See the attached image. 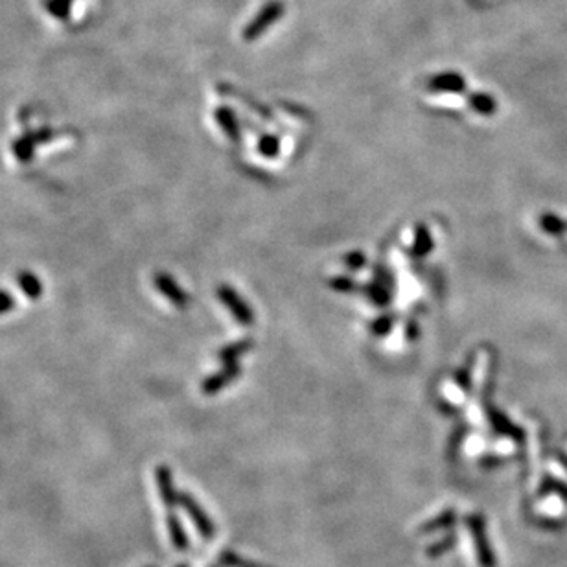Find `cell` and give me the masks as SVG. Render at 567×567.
I'll return each instance as SVG.
<instances>
[{
  "instance_id": "cell-13",
  "label": "cell",
  "mask_w": 567,
  "mask_h": 567,
  "mask_svg": "<svg viewBox=\"0 0 567 567\" xmlns=\"http://www.w3.org/2000/svg\"><path fill=\"white\" fill-rule=\"evenodd\" d=\"M472 105L479 113H484V115H490V113L496 111V102L490 96H484V94H477V96L472 98Z\"/></svg>"
},
{
  "instance_id": "cell-12",
  "label": "cell",
  "mask_w": 567,
  "mask_h": 567,
  "mask_svg": "<svg viewBox=\"0 0 567 567\" xmlns=\"http://www.w3.org/2000/svg\"><path fill=\"white\" fill-rule=\"evenodd\" d=\"M455 545H457L455 534H446V536L440 538L439 541H433L431 545H427L425 554H427L430 558H440L442 554L449 553V551H452Z\"/></svg>"
},
{
  "instance_id": "cell-14",
  "label": "cell",
  "mask_w": 567,
  "mask_h": 567,
  "mask_svg": "<svg viewBox=\"0 0 567 567\" xmlns=\"http://www.w3.org/2000/svg\"><path fill=\"white\" fill-rule=\"evenodd\" d=\"M14 308H15L14 295H11V293L2 291V289H0V315L8 313V311H11Z\"/></svg>"
},
{
  "instance_id": "cell-10",
  "label": "cell",
  "mask_w": 567,
  "mask_h": 567,
  "mask_svg": "<svg viewBox=\"0 0 567 567\" xmlns=\"http://www.w3.org/2000/svg\"><path fill=\"white\" fill-rule=\"evenodd\" d=\"M431 89L439 90H461L464 89V80L459 74H440L431 80Z\"/></svg>"
},
{
  "instance_id": "cell-8",
  "label": "cell",
  "mask_w": 567,
  "mask_h": 567,
  "mask_svg": "<svg viewBox=\"0 0 567 567\" xmlns=\"http://www.w3.org/2000/svg\"><path fill=\"white\" fill-rule=\"evenodd\" d=\"M166 525H168V532H170V540H172L173 547L177 551H187L188 549V536L187 531L182 527L181 519L177 516L170 512L168 519H166Z\"/></svg>"
},
{
  "instance_id": "cell-15",
  "label": "cell",
  "mask_w": 567,
  "mask_h": 567,
  "mask_svg": "<svg viewBox=\"0 0 567 567\" xmlns=\"http://www.w3.org/2000/svg\"><path fill=\"white\" fill-rule=\"evenodd\" d=\"M543 227H545V229H547V231H549V232H558V231H562V229H563V223H562V222H558L556 217L547 216V217H545V219H543Z\"/></svg>"
},
{
  "instance_id": "cell-2",
  "label": "cell",
  "mask_w": 567,
  "mask_h": 567,
  "mask_svg": "<svg viewBox=\"0 0 567 567\" xmlns=\"http://www.w3.org/2000/svg\"><path fill=\"white\" fill-rule=\"evenodd\" d=\"M179 505L187 510V514L190 516L192 523H194L195 529L199 531L201 536H203L207 541L214 540V536H216V525H214L212 519L209 518V514L201 509L199 503H197L190 494H179Z\"/></svg>"
},
{
  "instance_id": "cell-7",
  "label": "cell",
  "mask_w": 567,
  "mask_h": 567,
  "mask_svg": "<svg viewBox=\"0 0 567 567\" xmlns=\"http://www.w3.org/2000/svg\"><path fill=\"white\" fill-rule=\"evenodd\" d=\"M155 286L165 297H168L170 301L175 304V306H184V304H187V293L179 288L172 276L160 273V275L155 276Z\"/></svg>"
},
{
  "instance_id": "cell-1",
  "label": "cell",
  "mask_w": 567,
  "mask_h": 567,
  "mask_svg": "<svg viewBox=\"0 0 567 567\" xmlns=\"http://www.w3.org/2000/svg\"><path fill=\"white\" fill-rule=\"evenodd\" d=\"M466 525L470 531L472 541L475 547V556L481 567H497L496 553L492 549V543L488 540L487 521L481 514H470L466 518Z\"/></svg>"
},
{
  "instance_id": "cell-3",
  "label": "cell",
  "mask_w": 567,
  "mask_h": 567,
  "mask_svg": "<svg viewBox=\"0 0 567 567\" xmlns=\"http://www.w3.org/2000/svg\"><path fill=\"white\" fill-rule=\"evenodd\" d=\"M284 11H286V9H284L282 2H269V4L261 9L256 17H254L253 23L245 28V33H244L245 39L247 41L258 39V37H260L261 33L267 30V28L273 26V24H275L276 21L282 17Z\"/></svg>"
},
{
  "instance_id": "cell-11",
  "label": "cell",
  "mask_w": 567,
  "mask_h": 567,
  "mask_svg": "<svg viewBox=\"0 0 567 567\" xmlns=\"http://www.w3.org/2000/svg\"><path fill=\"white\" fill-rule=\"evenodd\" d=\"M219 563H222L223 567H271L261 562H254V560L244 558V556L236 554L234 551H223V553L219 554Z\"/></svg>"
},
{
  "instance_id": "cell-6",
  "label": "cell",
  "mask_w": 567,
  "mask_h": 567,
  "mask_svg": "<svg viewBox=\"0 0 567 567\" xmlns=\"http://www.w3.org/2000/svg\"><path fill=\"white\" fill-rule=\"evenodd\" d=\"M48 131H39V133H31L24 138H19L14 144V155L19 160H23V162L24 160H30L31 155H33V151H36L37 144L48 140Z\"/></svg>"
},
{
  "instance_id": "cell-4",
  "label": "cell",
  "mask_w": 567,
  "mask_h": 567,
  "mask_svg": "<svg viewBox=\"0 0 567 567\" xmlns=\"http://www.w3.org/2000/svg\"><path fill=\"white\" fill-rule=\"evenodd\" d=\"M155 475H157V484H159L160 499H162L166 509L172 512V510L175 509V505H179V494L175 492V487H173L172 472H170V468H166V466H159Z\"/></svg>"
},
{
  "instance_id": "cell-9",
  "label": "cell",
  "mask_w": 567,
  "mask_h": 567,
  "mask_svg": "<svg viewBox=\"0 0 567 567\" xmlns=\"http://www.w3.org/2000/svg\"><path fill=\"white\" fill-rule=\"evenodd\" d=\"M17 284L19 288L23 289L24 295L30 297L31 301H37V298L43 295V284H41L39 276L30 273V271H23L17 275Z\"/></svg>"
},
{
  "instance_id": "cell-16",
  "label": "cell",
  "mask_w": 567,
  "mask_h": 567,
  "mask_svg": "<svg viewBox=\"0 0 567 567\" xmlns=\"http://www.w3.org/2000/svg\"><path fill=\"white\" fill-rule=\"evenodd\" d=\"M179 567H188V566H184V563H181V566H179Z\"/></svg>"
},
{
  "instance_id": "cell-5",
  "label": "cell",
  "mask_w": 567,
  "mask_h": 567,
  "mask_svg": "<svg viewBox=\"0 0 567 567\" xmlns=\"http://www.w3.org/2000/svg\"><path fill=\"white\" fill-rule=\"evenodd\" d=\"M457 523V510L455 509H446L442 510L439 516L427 519L425 523H422L418 527V532L422 536H427V534H435V532L440 531H448V529H453V525Z\"/></svg>"
}]
</instances>
